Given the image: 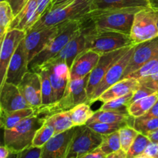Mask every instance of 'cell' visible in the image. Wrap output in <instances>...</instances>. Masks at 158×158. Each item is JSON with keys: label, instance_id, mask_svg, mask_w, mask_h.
Listing matches in <instances>:
<instances>
[{"label": "cell", "instance_id": "1", "mask_svg": "<svg viewBox=\"0 0 158 158\" xmlns=\"http://www.w3.org/2000/svg\"><path fill=\"white\" fill-rule=\"evenodd\" d=\"M144 8L91 10L80 20L81 29L114 31L130 35L134 15Z\"/></svg>", "mask_w": 158, "mask_h": 158}, {"label": "cell", "instance_id": "2", "mask_svg": "<svg viewBox=\"0 0 158 158\" xmlns=\"http://www.w3.org/2000/svg\"><path fill=\"white\" fill-rule=\"evenodd\" d=\"M89 76L69 80L63 97L55 103L35 109V114L46 120L53 114L69 110L80 103H88L86 86Z\"/></svg>", "mask_w": 158, "mask_h": 158}, {"label": "cell", "instance_id": "3", "mask_svg": "<svg viewBox=\"0 0 158 158\" xmlns=\"http://www.w3.org/2000/svg\"><path fill=\"white\" fill-rule=\"evenodd\" d=\"M93 1L73 0L56 9H48L29 30H41L70 20L80 19L91 10Z\"/></svg>", "mask_w": 158, "mask_h": 158}, {"label": "cell", "instance_id": "4", "mask_svg": "<svg viewBox=\"0 0 158 158\" xmlns=\"http://www.w3.org/2000/svg\"><path fill=\"white\" fill-rule=\"evenodd\" d=\"M80 20H70L63 23L59 32L48 42L43 50L29 63V70L34 71L53 59L73 37L81 32Z\"/></svg>", "mask_w": 158, "mask_h": 158}, {"label": "cell", "instance_id": "5", "mask_svg": "<svg viewBox=\"0 0 158 158\" xmlns=\"http://www.w3.org/2000/svg\"><path fill=\"white\" fill-rule=\"evenodd\" d=\"M45 121L46 120L34 114L22 120L15 127L4 130V145L12 154H15L32 146L35 134Z\"/></svg>", "mask_w": 158, "mask_h": 158}, {"label": "cell", "instance_id": "6", "mask_svg": "<svg viewBox=\"0 0 158 158\" xmlns=\"http://www.w3.org/2000/svg\"><path fill=\"white\" fill-rule=\"evenodd\" d=\"M86 36V49L97 53H109L122 48L135 46L130 35L114 31L88 29H81Z\"/></svg>", "mask_w": 158, "mask_h": 158}, {"label": "cell", "instance_id": "7", "mask_svg": "<svg viewBox=\"0 0 158 158\" xmlns=\"http://www.w3.org/2000/svg\"><path fill=\"white\" fill-rule=\"evenodd\" d=\"M102 142L103 135L93 131L86 124L77 126L65 158L82 157L100 148Z\"/></svg>", "mask_w": 158, "mask_h": 158}, {"label": "cell", "instance_id": "8", "mask_svg": "<svg viewBox=\"0 0 158 158\" xmlns=\"http://www.w3.org/2000/svg\"><path fill=\"white\" fill-rule=\"evenodd\" d=\"M135 45L158 37L157 12L152 8H144L134 15L130 34Z\"/></svg>", "mask_w": 158, "mask_h": 158}, {"label": "cell", "instance_id": "9", "mask_svg": "<svg viewBox=\"0 0 158 158\" xmlns=\"http://www.w3.org/2000/svg\"><path fill=\"white\" fill-rule=\"evenodd\" d=\"M132 46L122 48L109 53L103 54L100 56L97 66H95L92 72L90 73L88 79L86 91L88 95V102L92 97L94 91L96 90L98 85L105 77L106 73L113 66V65L118 61Z\"/></svg>", "mask_w": 158, "mask_h": 158}, {"label": "cell", "instance_id": "10", "mask_svg": "<svg viewBox=\"0 0 158 158\" xmlns=\"http://www.w3.org/2000/svg\"><path fill=\"white\" fill-rule=\"evenodd\" d=\"M26 32L17 29H9L1 43L0 48V86L4 83L10 60Z\"/></svg>", "mask_w": 158, "mask_h": 158}, {"label": "cell", "instance_id": "11", "mask_svg": "<svg viewBox=\"0 0 158 158\" xmlns=\"http://www.w3.org/2000/svg\"><path fill=\"white\" fill-rule=\"evenodd\" d=\"M135 46H132V47H131V49H130L129 50H128L127 52L126 53L118 60V61L116 62V63L113 65L112 67L108 70V72L106 73V74L105 75V77H103L102 81L100 82V84H99L98 86L97 87L96 90L94 91V94H93L90 100L88 102V103H89V105H91L92 103L97 101L99 97H100L105 90H106L108 88H110L111 86H113V85L115 84L116 83H117V82L120 81V80L123 79V73H124L125 69H126L127 66L128 65V63H129L130 60H131V56H132L133 52H134V49H135Z\"/></svg>", "mask_w": 158, "mask_h": 158}, {"label": "cell", "instance_id": "12", "mask_svg": "<svg viewBox=\"0 0 158 158\" xmlns=\"http://www.w3.org/2000/svg\"><path fill=\"white\" fill-rule=\"evenodd\" d=\"M158 56V37L135 46L133 55L123 73V78L129 77L145 63Z\"/></svg>", "mask_w": 158, "mask_h": 158}, {"label": "cell", "instance_id": "13", "mask_svg": "<svg viewBox=\"0 0 158 158\" xmlns=\"http://www.w3.org/2000/svg\"><path fill=\"white\" fill-rule=\"evenodd\" d=\"M41 66L46 68L49 73L53 90V103H55L60 100L66 92L70 80V69L65 63H55L51 61L47 62Z\"/></svg>", "mask_w": 158, "mask_h": 158}, {"label": "cell", "instance_id": "14", "mask_svg": "<svg viewBox=\"0 0 158 158\" xmlns=\"http://www.w3.org/2000/svg\"><path fill=\"white\" fill-rule=\"evenodd\" d=\"M28 65H29V59H28V53L25 45L24 39L19 43L15 53L11 59L5 77L4 83L6 82L18 86L26 73L29 71Z\"/></svg>", "mask_w": 158, "mask_h": 158}, {"label": "cell", "instance_id": "15", "mask_svg": "<svg viewBox=\"0 0 158 158\" xmlns=\"http://www.w3.org/2000/svg\"><path fill=\"white\" fill-rule=\"evenodd\" d=\"M63 23L41 30H29L26 32L25 45L27 50L29 63L43 50L48 42L59 32Z\"/></svg>", "mask_w": 158, "mask_h": 158}, {"label": "cell", "instance_id": "16", "mask_svg": "<svg viewBox=\"0 0 158 158\" xmlns=\"http://www.w3.org/2000/svg\"><path fill=\"white\" fill-rule=\"evenodd\" d=\"M18 87L31 107L36 109L42 106L41 79L38 73L28 71Z\"/></svg>", "mask_w": 158, "mask_h": 158}, {"label": "cell", "instance_id": "17", "mask_svg": "<svg viewBox=\"0 0 158 158\" xmlns=\"http://www.w3.org/2000/svg\"><path fill=\"white\" fill-rule=\"evenodd\" d=\"M76 127L55 135L42 148L40 158H65Z\"/></svg>", "mask_w": 158, "mask_h": 158}, {"label": "cell", "instance_id": "18", "mask_svg": "<svg viewBox=\"0 0 158 158\" xmlns=\"http://www.w3.org/2000/svg\"><path fill=\"white\" fill-rule=\"evenodd\" d=\"M0 90V109L6 111L30 108L18 86L5 82Z\"/></svg>", "mask_w": 158, "mask_h": 158}, {"label": "cell", "instance_id": "19", "mask_svg": "<svg viewBox=\"0 0 158 158\" xmlns=\"http://www.w3.org/2000/svg\"><path fill=\"white\" fill-rule=\"evenodd\" d=\"M100 56V54L89 49H86L79 54L69 69L70 80L89 76L97 66Z\"/></svg>", "mask_w": 158, "mask_h": 158}, {"label": "cell", "instance_id": "20", "mask_svg": "<svg viewBox=\"0 0 158 158\" xmlns=\"http://www.w3.org/2000/svg\"><path fill=\"white\" fill-rule=\"evenodd\" d=\"M85 49H86V36L85 34L81 32L73 37L59 52L58 55L49 61L55 62V63H65L70 69L75 59Z\"/></svg>", "mask_w": 158, "mask_h": 158}, {"label": "cell", "instance_id": "21", "mask_svg": "<svg viewBox=\"0 0 158 158\" xmlns=\"http://www.w3.org/2000/svg\"><path fill=\"white\" fill-rule=\"evenodd\" d=\"M139 86L140 81L132 77H126L105 90L99 97L97 101L106 103L114 99L127 95L131 92H134L139 87Z\"/></svg>", "mask_w": 158, "mask_h": 158}, {"label": "cell", "instance_id": "22", "mask_svg": "<svg viewBox=\"0 0 158 158\" xmlns=\"http://www.w3.org/2000/svg\"><path fill=\"white\" fill-rule=\"evenodd\" d=\"M37 0H29L21 12L15 17L9 29H17L27 32L35 23Z\"/></svg>", "mask_w": 158, "mask_h": 158}, {"label": "cell", "instance_id": "23", "mask_svg": "<svg viewBox=\"0 0 158 158\" xmlns=\"http://www.w3.org/2000/svg\"><path fill=\"white\" fill-rule=\"evenodd\" d=\"M151 8L148 0H94L91 10ZM90 10V11H91Z\"/></svg>", "mask_w": 158, "mask_h": 158}, {"label": "cell", "instance_id": "24", "mask_svg": "<svg viewBox=\"0 0 158 158\" xmlns=\"http://www.w3.org/2000/svg\"><path fill=\"white\" fill-rule=\"evenodd\" d=\"M134 118L129 114L128 111L102 110H98L86 123H128L133 126Z\"/></svg>", "mask_w": 158, "mask_h": 158}, {"label": "cell", "instance_id": "25", "mask_svg": "<svg viewBox=\"0 0 158 158\" xmlns=\"http://www.w3.org/2000/svg\"><path fill=\"white\" fill-rule=\"evenodd\" d=\"M35 114V109L26 108L13 111H6L0 109V125L3 130L15 127L22 120Z\"/></svg>", "mask_w": 158, "mask_h": 158}, {"label": "cell", "instance_id": "26", "mask_svg": "<svg viewBox=\"0 0 158 158\" xmlns=\"http://www.w3.org/2000/svg\"><path fill=\"white\" fill-rule=\"evenodd\" d=\"M158 100V91L130 104L127 111L133 118L145 115Z\"/></svg>", "mask_w": 158, "mask_h": 158}, {"label": "cell", "instance_id": "27", "mask_svg": "<svg viewBox=\"0 0 158 158\" xmlns=\"http://www.w3.org/2000/svg\"><path fill=\"white\" fill-rule=\"evenodd\" d=\"M69 113L74 126L77 127L86 124L95 112L93 111L89 103H83L69 110Z\"/></svg>", "mask_w": 158, "mask_h": 158}, {"label": "cell", "instance_id": "28", "mask_svg": "<svg viewBox=\"0 0 158 158\" xmlns=\"http://www.w3.org/2000/svg\"><path fill=\"white\" fill-rule=\"evenodd\" d=\"M34 71L40 74L41 79L42 106L51 104L53 103V90L47 69L43 66H40Z\"/></svg>", "mask_w": 158, "mask_h": 158}, {"label": "cell", "instance_id": "29", "mask_svg": "<svg viewBox=\"0 0 158 158\" xmlns=\"http://www.w3.org/2000/svg\"><path fill=\"white\" fill-rule=\"evenodd\" d=\"M14 19L15 15L10 4L6 0L0 2V43L4 39Z\"/></svg>", "mask_w": 158, "mask_h": 158}, {"label": "cell", "instance_id": "30", "mask_svg": "<svg viewBox=\"0 0 158 158\" xmlns=\"http://www.w3.org/2000/svg\"><path fill=\"white\" fill-rule=\"evenodd\" d=\"M55 128V135L65 132L74 126L69 110L57 113L47 119Z\"/></svg>", "mask_w": 158, "mask_h": 158}, {"label": "cell", "instance_id": "31", "mask_svg": "<svg viewBox=\"0 0 158 158\" xmlns=\"http://www.w3.org/2000/svg\"><path fill=\"white\" fill-rule=\"evenodd\" d=\"M133 127L140 134L148 136L150 133L158 129V118L142 116L134 119Z\"/></svg>", "mask_w": 158, "mask_h": 158}, {"label": "cell", "instance_id": "32", "mask_svg": "<svg viewBox=\"0 0 158 158\" xmlns=\"http://www.w3.org/2000/svg\"><path fill=\"white\" fill-rule=\"evenodd\" d=\"M55 136V128L48 120L45 121L43 126L37 131L34 137L32 146L43 148L52 137Z\"/></svg>", "mask_w": 158, "mask_h": 158}, {"label": "cell", "instance_id": "33", "mask_svg": "<svg viewBox=\"0 0 158 158\" xmlns=\"http://www.w3.org/2000/svg\"><path fill=\"white\" fill-rule=\"evenodd\" d=\"M100 148L106 155L121 149L119 131L103 135V142Z\"/></svg>", "mask_w": 158, "mask_h": 158}, {"label": "cell", "instance_id": "34", "mask_svg": "<svg viewBox=\"0 0 158 158\" xmlns=\"http://www.w3.org/2000/svg\"><path fill=\"white\" fill-rule=\"evenodd\" d=\"M134 92H131L127 95L119 98L103 103L99 110H115V111H127L130 106V102L133 97Z\"/></svg>", "mask_w": 158, "mask_h": 158}, {"label": "cell", "instance_id": "35", "mask_svg": "<svg viewBox=\"0 0 158 158\" xmlns=\"http://www.w3.org/2000/svg\"><path fill=\"white\" fill-rule=\"evenodd\" d=\"M119 134H120L121 149L127 153L134 143L135 139L137 138L139 132L134 129L132 125L127 124L119 130Z\"/></svg>", "mask_w": 158, "mask_h": 158}, {"label": "cell", "instance_id": "36", "mask_svg": "<svg viewBox=\"0 0 158 158\" xmlns=\"http://www.w3.org/2000/svg\"><path fill=\"white\" fill-rule=\"evenodd\" d=\"M127 124H130V123H125V122H123V123H99V122H95V123H86V125L89 128H91L93 131L98 133V134H102V135L118 131L120 128Z\"/></svg>", "mask_w": 158, "mask_h": 158}, {"label": "cell", "instance_id": "37", "mask_svg": "<svg viewBox=\"0 0 158 158\" xmlns=\"http://www.w3.org/2000/svg\"><path fill=\"white\" fill-rule=\"evenodd\" d=\"M151 142V141L148 138V136L139 133L137 138L134 140V143L127 153V158H135L137 156L144 153L145 149Z\"/></svg>", "mask_w": 158, "mask_h": 158}, {"label": "cell", "instance_id": "38", "mask_svg": "<svg viewBox=\"0 0 158 158\" xmlns=\"http://www.w3.org/2000/svg\"><path fill=\"white\" fill-rule=\"evenodd\" d=\"M155 92L156 90L151 89L149 86H146V85L143 84V83H140L139 87L134 92L132 98H131V102H130V104H131V103H134V102L137 101V100L143 98V97H148V96L151 95V94H154V93Z\"/></svg>", "mask_w": 158, "mask_h": 158}, {"label": "cell", "instance_id": "39", "mask_svg": "<svg viewBox=\"0 0 158 158\" xmlns=\"http://www.w3.org/2000/svg\"><path fill=\"white\" fill-rule=\"evenodd\" d=\"M42 148L31 146L15 154V158H40Z\"/></svg>", "mask_w": 158, "mask_h": 158}, {"label": "cell", "instance_id": "40", "mask_svg": "<svg viewBox=\"0 0 158 158\" xmlns=\"http://www.w3.org/2000/svg\"><path fill=\"white\" fill-rule=\"evenodd\" d=\"M52 3V0H37V9L35 13L36 22L47 12ZM35 22V23H36Z\"/></svg>", "mask_w": 158, "mask_h": 158}, {"label": "cell", "instance_id": "41", "mask_svg": "<svg viewBox=\"0 0 158 158\" xmlns=\"http://www.w3.org/2000/svg\"><path fill=\"white\" fill-rule=\"evenodd\" d=\"M6 1L10 4L15 17L21 12V10L29 0H6Z\"/></svg>", "mask_w": 158, "mask_h": 158}, {"label": "cell", "instance_id": "42", "mask_svg": "<svg viewBox=\"0 0 158 158\" xmlns=\"http://www.w3.org/2000/svg\"><path fill=\"white\" fill-rule=\"evenodd\" d=\"M144 154L152 158H158V143L151 142L145 149Z\"/></svg>", "mask_w": 158, "mask_h": 158}, {"label": "cell", "instance_id": "43", "mask_svg": "<svg viewBox=\"0 0 158 158\" xmlns=\"http://www.w3.org/2000/svg\"><path fill=\"white\" fill-rule=\"evenodd\" d=\"M106 156V154L101 151V149L98 148L97 149L92 151V152L89 153V154H86V155L83 156V157L80 158H105Z\"/></svg>", "mask_w": 158, "mask_h": 158}, {"label": "cell", "instance_id": "44", "mask_svg": "<svg viewBox=\"0 0 158 158\" xmlns=\"http://www.w3.org/2000/svg\"><path fill=\"white\" fill-rule=\"evenodd\" d=\"M105 158H127V152H125L123 150L120 149L119 151L108 154Z\"/></svg>", "mask_w": 158, "mask_h": 158}, {"label": "cell", "instance_id": "45", "mask_svg": "<svg viewBox=\"0 0 158 158\" xmlns=\"http://www.w3.org/2000/svg\"><path fill=\"white\" fill-rule=\"evenodd\" d=\"M143 116H148V117H157L158 118V100L156 102L155 104L152 106V108H151V109Z\"/></svg>", "mask_w": 158, "mask_h": 158}, {"label": "cell", "instance_id": "46", "mask_svg": "<svg viewBox=\"0 0 158 158\" xmlns=\"http://www.w3.org/2000/svg\"><path fill=\"white\" fill-rule=\"evenodd\" d=\"M72 1H73V0H55V1H53L52 3H51V6L49 9H56V8L59 7V6H62V5L66 4V3H68L69 2H72Z\"/></svg>", "mask_w": 158, "mask_h": 158}, {"label": "cell", "instance_id": "47", "mask_svg": "<svg viewBox=\"0 0 158 158\" xmlns=\"http://www.w3.org/2000/svg\"><path fill=\"white\" fill-rule=\"evenodd\" d=\"M11 154L9 148L5 145H2L0 147V158H8Z\"/></svg>", "mask_w": 158, "mask_h": 158}, {"label": "cell", "instance_id": "48", "mask_svg": "<svg viewBox=\"0 0 158 158\" xmlns=\"http://www.w3.org/2000/svg\"><path fill=\"white\" fill-rule=\"evenodd\" d=\"M148 137L151 142L158 143V129L152 131L151 133H150L148 135Z\"/></svg>", "mask_w": 158, "mask_h": 158}, {"label": "cell", "instance_id": "49", "mask_svg": "<svg viewBox=\"0 0 158 158\" xmlns=\"http://www.w3.org/2000/svg\"><path fill=\"white\" fill-rule=\"evenodd\" d=\"M150 6L154 10L158 11V0H148Z\"/></svg>", "mask_w": 158, "mask_h": 158}, {"label": "cell", "instance_id": "50", "mask_svg": "<svg viewBox=\"0 0 158 158\" xmlns=\"http://www.w3.org/2000/svg\"><path fill=\"white\" fill-rule=\"evenodd\" d=\"M135 158H152V157H149V156L147 155L146 154L143 153V154H140V155L137 156V157H136Z\"/></svg>", "mask_w": 158, "mask_h": 158}, {"label": "cell", "instance_id": "51", "mask_svg": "<svg viewBox=\"0 0 158 158\" xmlns=\"http://www.w3.org/2000/svg\"><path fill=\"white\" fill-rule=\"evenodd\" d=\"M153 89H154V90L156 91H158V82H157V83H155V84L153 86Z\"/></svg>", "mask_w": 158, "mask_h": 158}, {"label": "cell", "instance_id": "52", "mask_svg": "<svg viewBox=\"0 0 158 158\" xmlns=\"http://www.w3.org/2000/svg\"><path fill=\"white\" fill-rule=\"evenodd\" d=\"M156 12H157V26H158V11H156Z\"/></svg>", "mask_w": 158, "mask_h": 158}, {"label": "cell", "instance_id": "53", "mask_svg": "<svg viewBox=\"0 0 158 158\" xmlns=\"http://www.w3.org/2000/svg\"><path fill=\"white\" fill-rule=\"evenodd\" d=\"M53 1H55V0H52V2H53Z\"/></svg>", "mask_w": 158, "mask_h": 158}, {"label": "cell", "instance_id": "54", "mask_svg": "<svg viewBox=\"0 0 158 158\" xmlns=\"http://www.w3.org/2000/svg\"><path fill=\"white\" fill-rule=\"evenodd\" d=\"M1 1H4V0H0V2H1Z\"/></svg>", "mask_w": 158, "mask_h": 158}]
</instances>
